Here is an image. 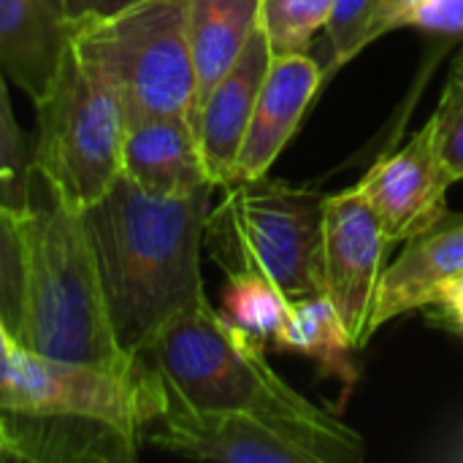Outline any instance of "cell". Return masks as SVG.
Masks as SVG:
<instances>
[{"mask_svg":"<svg viewBox=\"0 0 463 463\" xmlns=\"http://www.w3.org/2000/svg\"><path fill=\"white\" fill-rule=\"evenodd\" d=\"M391 247L393 244L358 187L326 195L323 296L334 307L353 350H361L372 339L369 326Z\"/></svg>","mask_w":463,"mask_h":463,"instance_id":"cell-8","label":"cell"},{"mask_svg":"<svg viewBox=\"0 0 463 463\" xmlns=\"http://www.w3.org/2000/svg\"><path fill=\"white\" fill-rule=\"evenodd\" d=\"M222 190L203 231L212 260L225 274H260L290 301L323 296L326 195L269 176Z\"/></svg>","mask_w":463,"mask_h":463,"instance_id":"cell-5","label":"cell"},{"mask_svg":"<svg viewBox=\"0 0 463 463\" xmlns=\"http://www.w3.org/2000/svg\"><path fill=\"white\" fill-rule=\"evenodd\" d=\"M41 193L38 201L30 190L24 217V290L16 345L54 361L130 364L136 355L119 347L111 328L84 212L60 203L43 187Z\"/></svg>","mask_w":463,"mask_h":463,"instance_id":"cell-3","label":"cell"},{"mask_svg":"<svg viewBox=\"0 0 463 463\" xmlns=\"http://www.w3.org/2000/svg\"><path fill=\"white\" fill-rule=\"evenodd\" d=\"M374 8L377 0H334L331 16L323 27L328 43V60L323 65L326 76L372 43L369 33L374 22Z\"/></svg>","mask_w":463,"mask_h":463,"instance_id":"cell-23","label":"cell"},{"mask_svg":"<svg viewBox=\"0 0 463 463\" xmlns=\"http://www.w3.org/2000/svg\"><path fill=\"white\" fill-rule=\"evenodd\" d=\"M76 33L65 0H0V71L38 103Z\"/></svg>","mask_w":463,"mask_h":463,"instance_id":"cell-14","label":"cell"},{"mask_svg":"<svg viewBox=\"0 0 463 463\" xmlns=\"http://www.w3.org/2000/svg\"><path fill=\"white\" fill-rule=\"evenodd\" d=\"M30 182H33L30 149L14 117L11 98L5 90V76L0 71V203L16 212H27Z\"/></svg>","mask_w":463,"mask_h":463,"instance_id":"cell-21","label":"cell"},{"mask_svg":"<svg viewBox=\"0 0 463 463\" xmlns=\"http://www.w3.org/2000/svg\"><path fill=\"white\" fill-rule=\"evenodd\" d=\"M76 38L111 76L128 122L184 117L198 130L187 0H141L109 19L76 27Z\"/></svg>","mask_w":463,"mask_h":463,"instance_id":"cell-6","label":"cell"},{"mask_svg":"<svg viewBox=\"0 0 463 463\" xmlns=\"http://www.w3.org/2000/svg\"><path fill=\"white\" fill-rule=\"evenodd\" d=\"M138 448L109 423L0 410V461H133Z\"/></svg>","mask_w":463,"mask_h":463,"instance_id":"cell-15","label":"cell"},{"mask_svg":"<svg viewBox=\"0 0 463 463\" xmlns=\"http://www.w3.org/2000/svg\"><path fill=\"white\" fill-rule=\"evenodd\" d=\"M35 111L33 179L60 203L84 212L122 176L128 117L111 76L76 33Z\"/></svg>","mask_w":463,"mask_h":463,"instance_id":"cell-4","label":"cell"},{"mask_svg":"<svg viewBox=\"0 0 463 463\" xmlns=\"http://www.w3.org/2000/svg\"><path fill=\"white\" fill-rule=\"evenodd\" d=\"M141 0H65V8H68V16L76 27L81 24H92V22H100V19H109L130 5H136Z\"/></svg>","mask_w":463,"mask_h":463,"instance_id":"cell-26","label":"cell"},{"mask_svg":"<svg viewBox=\"0 0 463 463\" xmlns=\"http://www.w3.org/2000/svg\"><path fill=\"white\" fill-rule=\"evenodd\" d=\"M155 195L119 176L84 209L98 274L119 347L138 355L174 315L201 304V247L212 193Z\"/></svg>","mask_w":463,"mask_h":463,"instance_id":"cell-1","label":"cell"},{"mask_svg":"<svg viewBox=\"0 0 463 463\" xmlns=\"http://www.w3.org/2000/svg\"><path fill=\"white\" fill-rule=\"evenodd\" d=\"M456 184L445 168L434 122L429 119L396 152L385 155L355 184L372 206L391 244L410 241L448 214V190Z\"/></svg>","mask_w":463,"mask_h":463,"instance_id":"cell-9","label":"cell"},{"mask_svg":"<svg viewBox=\"0 0 463 463\" xmlns=\"http://www.w3.org/2000/svg\"><path fill=\"white\" fill-rule=\"evenodd\" d=\"M439 157L450 176L463 182V54L456 60L437 111L431 114Z\"/></svg>","mask_w":463,"mask_h":463,"instance_id":"cell-24","label":"cell"},{"mask_svg":"<svg viewBox=\"0 0 463 463\" xmlns=\"http://www.w3.org/2000/svg\"><path fill=\"white\" fill-rule=\"evenodd\" d=\"M24 217L0 203V317L16 336L24 290Z\"/></svg>","mask_w":463,"mask_h":463,"instance_id":"cell-22","label":"cell"},{"mask_svg":"<svg viewBox=\"0 0 463 463\" xmlns=\"http://www.w3.org/2000/svg\"><path fill=\"white\" fill-rule=\"evenodd\" d=\"M402 258L383 271L372 315V336L407 312L423 309L463 279V212L445 214L404 241Z\"/></svg>","mask_w":463,"mask_h":463,"instance_id":"cell-13","label":"cell"},{"mask_svg":"<svg viewBox=\"0 0 463 463\" xmlns=\"http://www.w3.org/2000/svg\"><path fill=\"white\" fill-rule=\"evenodd\" d=\"M277 347L317 358L323 366L342 369L347 353L353 350L334 307L326 296L296 298L288 307V317L274 336Z\"/></svg>","mask_w":463,"mask_h":463,"instance_id":"cell-18","label":"cell"},{"mask_svg":"<svg viewBox=\"0 0 463 463\" xmlns=\"http://www.w3.org/2000/svg\"><path fill=\"white\" fill-rule=\"evenodd\" d=\"M423 0H377V8H374V22H372V33L369 38L377 41L383 33L388 30H396L402 27V19Z\"/></svg>","mask_w":463,"mask_h":463,"instance_id":"cell-27","label":"cell"},{"mask_svg":"<svg viewBox=\"0 0 463 463\" xmlns=\"http://www.w3.org/2000/svg\"><path fill=\"white\" fill-rule=\"evenodd\" d=\"M122 176L155 195H182L212 184L195 122L184 117H144L128 122Z\"/></svg>","mask_w":463,"mask_h":463,"instance_id":"cell-16","label":"cell"},{"mask_svg":"<svg viewBox=\"0 0 463 463\" xmlns=\"http://www.w3.org/2000/svg\"><path fill=\"white\" fill-rule=\"evenodd\" d=\"M271 54L274 52L260 22L233 68L212 87V92L198 106V146L203 168L214 187H228L236 179V160Z\"/></svg>","mask_w":463,"mask_h":463,"instance_id":"cell-12","label":"cell"},{"mask_svg":"<svg viewBox=\"0 0 463 463\" xmlns=\"http://www.w3.org/2000/svg\"><path fill=\"white\" fill-rule=\"evenodd\" d=\"M225 290H222V304L220 315L225 323H231L236 331L250 336L258 345L274 342L277 331L282 328L288 317L290 298H285L269 279L260 274L250 271H233L225 274Z\"/></svg>","mask_w":463,"mask_h":463,"instance_id":"cell-19","label":"cell"},{"mask_svg":"<svg viewBox=\"0 0 463 463\" xmlns=\"http://www.w3.org/2000/svg\"><path fill=\"white\" fill-rule=\"evenodd\" d=\"M326 71L320 60L307 52L271 54L266 79L260 84L250 128L236 160V179H258L271 171L279 152L298 130L309 103L315 100Z\"/></svg>","mask_w":463,"mask_h":463,"instance_id":"cell-11","label":"cell"},{"mask_svg":"<svg viewBox=\"0 0 463 463\" xmlns=\"http://www.w3.org/2000/svg\"><path fill=\"white\" fill-rule=\"evenodd\" d=\"M14 345H16V339L11 336V331L5 328V323H3V317H0V361L11 353Z\"/></svg>","mask_w":463,"mask_h":463,"instance_id":"cell-28","label":"cell"},{"mask_svg":"<svg viewBox=\"0 0 463 463\" xmlns=\"http://www.w3.org/2000/svg\"><path fill=\"white\" fill-rule=\"evenodd\" d=\"M252 342L203 298L165 320L138 353L168 393L201 412H252L279 426L315 463L364 461V439L331 412L307 402Z\"/></svg>","mask_w":463,"mask_h":463,"instance_id":"cell-2","label":"cell"},{"mask_svg":"<svg viewBox=\"0 0 463 463\" xmlns=\"http://www.w3.org/2000/svg\"><path fill=\"white\" fill-rule=\"evenodd\" d=\"M334 0H263L260 22L274 54L307 52L326 27Z\"/></svg>","mask_w":463,"mask_h":463,"instance_id":"cell-20","label":"cell"},{"mask_svg":"<svg viewBox=\"0 0 463 463\" xmlns=\"http://www.w3.org/2000/svg\"><path fill=\"white\" fill-rule=\"evenodd\" d=\"M155 366L136 355L122 366L76 364L35 355L19 345L0 361V410L109 423L144 445L146 429L168 407Z\"/></svg>","mask_w":463,"mask_h":463,"instance_id":"cell-7","label":"cell"},{"mask_svg":"<svg viewBox=\"0 0 463 463\" xmlns=\"http://www.w3.org/2000/svg\"><path fill=\"white\" fill-rule=\"evenodd\" d=\"M263 0H187V38L198 106L233 68L260 24Z\"/></svg>","mask_w":463,"mask_h":463,"instance_id":"cell-17","label":"cell"},{"mask_svg":"<svg viewBox=\"0 0 463 463\" xmlns=\"http://www.w3.org/2000/svg\"><path fill=\"white\" fill-rule=\"evenodd\" d=\"M402 27L463 38V0H423L402 19Z\"/></svg>","mask_w":463,"mask_h":463,"instance_id":"cell-25","label":"cell"},{"mask_svg":"<svg viewBox=\"0 0 463 463\" xmlns=\"http://www.w3.org/2000/svg\"><path fill=\"white\" fill-rule=\"evenodd\" d=\"M144 445L193 461L315 463L279 426L252 412H201L174 396L146 429Z\"/></svg>","mask_w":463,"mask_h":463,"instance_id":"cell-10","label":"cell"}]
</instances>
